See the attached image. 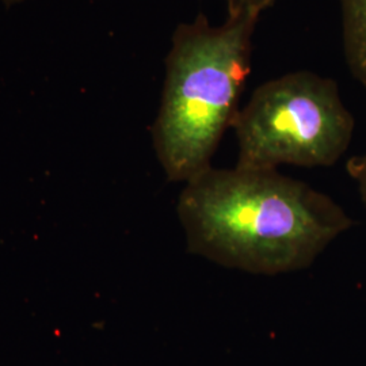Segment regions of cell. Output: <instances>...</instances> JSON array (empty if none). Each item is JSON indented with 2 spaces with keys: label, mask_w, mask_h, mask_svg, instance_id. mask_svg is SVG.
Wrapping results in <instances>:
<instances>
[{
  "label": "cell",
  "mask_w": 366,
  "mask_h": 366,
  "mask_svg": "<svg viewBox=\"0 0 366 366\" xmlns=\"http://www.w3.org/2000/svg\"><path fill=\"white\" fill-rule=\"evenodd\" d=\"M177 213L189 252L249 274L308 269L354 224L308 183L237 166H210L184 183Z\"/></svg>",
  "instance_id": "1"
},
{
  "label": "cell",
  "mask_w": 366,
  "mask_h": 366,
  "mask_svg": "<svg viewBox=\"0 0 366 366\" xmlns=\"http://www.w3.org/2000/svg\"><path fill=\"white\" fill-rule=\"evenodd\" d=\"M259 16L255 11L228 13L222 25L212 26L199 14L175 29L151 128L157 160L171 182H189L212 166L251 72Z\"/></svg>",
  "instance_id": "2"
},
{
  "label": "cell",
  "mask_w": 366,
  "mask_h": 366,
  "mask_svg": "<svg viewBox=\"0 0 366 366\" xmlns=\"http://www.w3.org/2000/svg\"><path fill=\"white\" fill-rule=\"evenodd\" d=\"M354 127L335 80L310 71L285 74L261 84L232 119L236 166L330 167L349 149Z\"/></svg>",
  "instance_id": "3"
},
{
  "label": "cell",
  "mask_w": 366,
  "mask_h": 366,
  "mask_svg": "<svg viewBox=\"0 0 366 366\" xmlns=\"http://www.w3.org/2000/svg\"><path fill=\"white\" fill-rule=\"evenodd\" d=\"M340 9L346 63L366 90V0H340Z\"/></svg>",
  "instance_id": "4"
},
{
  "label": "cell",
  "mask_w": 366,
  "mask_h": 366,
  "mask_svg": "<svg viewBox=\"0 0 366 366\" xmlns=\"http://www.w3.org/2000/svg\"><path fill=\"white\" fill-rule=\"evenodd\" d=\"M346 171L357 183L358 193L366 207V152L349 159L346 163Z\"/></svg>",
  "instance_id": "5"
},
{
  "label": "cell",
  "mask_w": 366,
  "mask_h": 366,
  "mask_svg": "<svg viewBox=\"0 0 366 366\" xmlns=\"http://www.w3.org/2000/svg\"><path fill=\"white\" fill-rule=\"evenodd\" d=\"M228 13L235 11H255L262 14L274 6L277 0H225Z\"/></svg>",
  "instance_id": "6"
},
{
  "label": "cell",
  "mask_w": 366,
  "mask_h": 366,
  "mask_svg": "<svg viewBox=\"0 0 366 366\" xmlns=\"http://www.w3.org/2000/svg\"><path fill=\"white\" fill-rule=\"evenodd\" d=\"M1 3H4L7 7H10V6H14V4H19V3H24V1H26V0H0Z\"/></svg>",
  "instance_id": "7"
}]
</instances>
